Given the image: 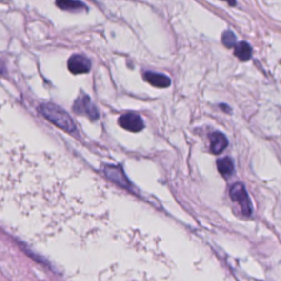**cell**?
Returning <instances> with one entry per match:
<instances>
[{"label":"cell","mask_w":281,"mask_h":281,"mask_svg":"<svg viewBox=\"0 0 281 281\" xmlns=\"http://www.w3.org/2000/svg\"><path fill=\"white\" fill-rule=\"evenodd\" d=\"M143 77L148 83L157 88H167L170 86V78L164 74L146 72L144 73Z\"/></svg>","instance_id":"7"},{"label":"cell","mask_w":281,"mask_h":281,"mask_svg":"<svg viewBox=\"0 0 281 281\" xmlns=\"http://www.w3.org/2000/svg\"><path fill=\"white\" fill-rule=\"evenodd\" d=\"M119 125L126 131L140 132L144 129L143 119L139 114L129 112L119 118Z\"/></svg>","instance_id":"4"},{"label":"cell","mask_w":281,"mask_h":281,"mask_svg":"<svg viewBox=\"0 0 281 281\" xmlns=\"http://www.w3.org/2000/svg\"><path fill=\"white\" fill-rule=\"evenodd\" d=\"M56 6L64 11H87V6L80 0H56Z\"/></svg>","instance_id":"9"},{"label":"cell","mask_w":281,"mask_h":281,"mask_svg":"<svg viewBox=\"0 0 281 281\" xmlns=\"http://www.w3.org/2000/svg\"><path fill=\"white\" fill-rule=\"evenodd\" d=\"M211 151L213 154H221L227 147L228 140L226 136L220 132H214L210 135Z\"/></svg>","instance_id":"8"},{"label":"cell","mask_w":281,"mask_h":281,"mask_svg":"<svg viewBox=\"0 0 281 281\" xmlns=\"http://www.w3.org/2000/svg\"><path fill=\"white\" fill-rule=\"evenodd\" d=\"M104 174L107 175V177L112 180V181L117 182L118 184H120L122 187L130 188L131 184L127 180L126 176L123 173V170L118 166H110L107 165L104 167Z\"/></svg>","instance_id":"6"},{"label":"cell","mask_w":281,"mask_h":281,"mask_svg":"<svg viewBox=\"0 0 281 281\" xmlns=\"http://www.w3.org/2000/svg\"><path fill=\"white\" fill-rule=\"evenodd\" d=\"M218 169L220 174L224 176V177H231V176L234 174V164H233V161L228 157L221 158V160L218 161Z\"/></svg>","instance_id":"11"},{"label":"cell","mask_w":281,"mask_h":281,"mask_svg":"<svg viewBox=\"0 0 281 281\" xmlns=\"http://www.w3.org/2000/svg\"><path fill=\"white\" fill-rule=\"evenodd\" d=\"M230 195H231L232 200L236 202V203L241 206V210L244 215L248 217V215L252 214L253 212L252 202H250L249 200L247 191H246V188L243 183L237 182L235 184H233L231 188Z\"/></svg>","instance_id":"2"},{"label":"cell","mask_w":281,"mask_h":281,"mask_svg":"<svg viewBox=\"0 0 281 281\" xmlns=\"http://www.w3.org/2000/svg\"><path fill=\"white\" fill-rule=\"evenodd\" d=\"M235 56L241 61L248 60L252 57V46L247 42L241 41L235 44Z\"/></svg>","instance_id":"10"},{"label":"cell","mask_w":281,"mask_h":281,"mask_svg":"<svg viewBox=\"0 0 281 281\" xmlns=\"http://www.w3.org/2000/svg\"><path fill=\"white\" fill-rule=\"evenodd\" d=\"M222 43L224 44V46L227 48H231L233 46H235L236 44V37L233 31L227 30L222 34Z\"/></svg>","instance_id":"12"},{"label":"cell","mask_w":281,"mask_h":281,"mask_svg":"<svg viewBox=\"0 0 281 281\" xmlns=\"http://www.w3.org/2000/svg\"><path fill=\"white\" fill-rule=\"evenodd\" d=\"M39 112L48 121L52 122L53 124L67 132V133H73V132L76 131V125H75L73 119L59 105L53 103H43L39 107Z\"/></svg>","instance_id":"1"},{"label":"cell","mask_w":281,"mask_h":281,"mask_svg":"<svg viewBox=\"0 0 281 281\" xmlns=\"http://www.w3.org/2000/svg\"><path fill=\"white\" fill-rule=\"evenodd\" d=\"M4 72V64L3 61L0 60V74H2Z\"/></svg>","instance_id":"14"},{"label":"cell","mask_w":281,"mask_h":281,"mask_svg":"<svg viewBox=\"0 0 281 281\" xmlns=\"http://www.w3.org/2000/svg\"><path fill=\"white\" fill-rule=\"evenodd\" d=\"M67 67L69 72L74 75L87 74L91 69V61L85 56L75 54L68 60Z\"/></svg>","instance_id":"5"},{"label":"cell","mask_w":281,"mask_h":281,"mask_svg":"<svg viewBox=\"0 0 281 281\" xmlns=\"http://www.w3.org/2000/svg\"><path fill=\"white\" fill-rule=\"evenodd\" d=\"M73 109L75 113L81 114V116H87L88 118H90L91 120H97V119L99 118L98 110L95 107V104L92 103L89 96L82 94V92L80 96H78L76 101H75Z\"/></svg>","instance_id":"3"},{"label":"cell","mask_w":281,"mask_h":281,"mask_svg":"<svg viewBox=\"0 0 281 281\" xmlns=\"http://www.w3.org/2000/svg\"><path fill=\"white\" fill-rule=\"evenodd\" d=\"M222 1H225V2H227L228 4H230V6H233V7H234L235 4H236L235 0H222Z\"/></svg>","instance_id":"13"}]
</instances>
